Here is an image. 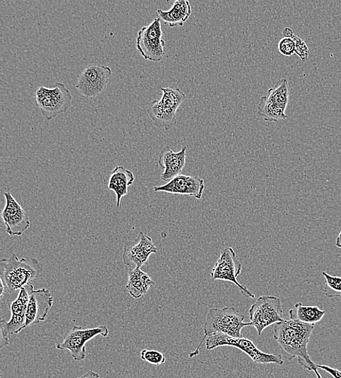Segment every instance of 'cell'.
<instances>
[{
    "mask_svg": "<svg viewBox=\"0 0 341 378\" xmlns=\"http://www.w3.org/2000/svg\"><path fill=\"white\" fill-rule=\"evenodd\" d=\"M52 304L53 297L48 289L42 288L34 291L28 304L26 327L38 325L41 321H45Z\"/></svg>",
    "mask_w": 341,
    "mask_h": 378,
    "instance_id": "16",
    "label": "cell"
},
{
    "mask_svg": "<svg viewBox=\"0 0 341 378\" xmlns=\"http://www.w3.org/2000/svg\"><path fill=\"white\" fill-rule=\"evenodd\" d=\"M109 328L106 326L89 329L74 326L73 329L65 334L64 341L61 344L57 345V349L68 350L75 361L81 362L86 358L85 344L87 342L99 335L106 337L109 335Z\"/></svg>",
    "mask_w": 341,
    "mask_h": 378,
    "instance_id": "11",
    "label": "cell"
},
{
    "mask_svg": "<svg viewBox=\"0 0 341 378\" xmlns=\"http://www.w3.org/2000/svg\"><path fill=\"white\" fill-rule=\"evenodd\" d=\"M242 264L239 261L235 251L228 247L222 250L217 262L215 263L210 272V276L214 281L222 280L234 284L239 288L245 297L254 299L256 297L255 295L238 280V277L242 272Z\"/></svg>",
    "mask_w": 341,
    "mask_h": 378,
    "instance_id": "9",
    "label": "cell"
},
{
    "mask_svg": "<svg viewBox=\"0 0 341 378\" xmlns=\"http://www.w3.org/2000/svg\"><path fill=\"white\" fill-rule=\"evenodd\" d=\"M100 375L94 371H89L79 378H99Z\"/></svg>",
    "mask_w": 341,
    "mask_h": 378,
    "instance_id": "30",
    "label": "cell"
},
{
    "mask_svg": "<svg viewBox=\"0 0 341 378\" xmlns=\"http://www.w3.org/2000/svg\"><path fill=\"white\" fill-rule=\"evenodd\" d=\"M0 270L6 290L15 293L37 279L43 272V266L37 259H20L13 254L0 261Z\"/></svg>",
    "mask_w": 341,
    "mask_h": 378,
    "instance_id": "3",
    "label": "cell"
},
{
    "mask_svg": "<svg viewBox=\"0 0 341 378\" xmlns=\"http://www.w3.org/2000/svg\"><path fill=\"white\" fill-rule=\"evenodd\" d=\"M323 277L326 279L324 294L329 298L341 297V277L332 276L326 272H323Z\"/></svg>",
    "mask_w": 341,
    "mask_h": 378,
    "instance_id": "24",
    "label": "cell"
},
{
    "mask_svg": "<svg viewBox=\"0 0 341 378\" xmlns=\"http://www.w3.org/2000/svg\"><path fill=\"white\" fill-rule=\"evenodd\" d=\"M228 347L238 349L247 354L256 364L284 365L283 356L280 354H267L261 351L254 342L244 337H233L224 334H217L206 339V349L208 351Z\"/></svg>",
    "mask_w": 341,
    "mask_h": 378,
    "instance_id": "5",
    "label": "cell"
},
{
    "mask_svg": "<svg viewBox=\"0 0 341 378\" xmlns=\"http://www.w3.org/2000/svg\"><path fill=\"white\" fill-rule=\"evenodd\" d=\"M161 99L152 103L147 113L157 128L168 131L176 124V112L187 96L178 87H161Z\"/></svg>",
    "mask_w": 341,
    "mask_h": 378,
    "instance_id": "4",
    "label": "cell"
},
{
    "mask_svg": "<svg viewBox=\"0 0 341 378\" xmlns=\"http://www.w3.org/2000/svg\"><path fill=\"white\" fill-rule=\"evenodd\" d=\"M159 17L149 26L143 27L138 33L136 48L145 59L160 62L165 56L166 43Z\"/></svg>",
    "mask_w": 341,
    "mask_h": 378,
    "instance_id": "8",
    "label": "cell"
},
{
    "mask_svg": "<svg viewBox=\"0 0 341 378\" xmlns=\"http://www.w3.org/2000/svg\"><path fill=\"white\" fill-rule=\"evenodd\" d=\"M269 99L274 101L277 105L286 109L289 101V85L288 80L282 79L277 82V85L268 91Z\"/></svg>",
    "mask_w": 341,
    "mask_h": 378,
    "instance_id": "23",
    "label": "cell"
},
{
    "mask_svg": "<svg viewBox=\"0 0 341 378\" xmlns=\"http://www.w3.org/2000/svg\"><path fill=\"white\" fill-rule=\"evenodd\" d=\"M285 110L267 96H262L258 106V115L266 122H278L288 118Z\"/></svg>",
    "mask_w": 341,
    "mask_h": 378,
    "instance_id": "22",
    "label": "cell"
},
{
    "mask_svg": "<svg viewBox=\"0 0 341 378\" xmlns=\"http://www.w3.org/2000/svg\"><path fill=\"white\" fill-rule=\"evenodd\" d=\"M326 314L325 311L321 310L317 307L303 305L301 303H296L294 309L289 312L290 318L314 326L319 322L325 317Z\"/></svg>",
    "mask_w": 341,
    "mask_h": 378,
    "instance_id": "21",
    "label": "cell"
},
{
    "mask_svg": "<svg viewBox=\"0 0 341 378\" xmlns=\"http://www.w3.org/2000/svg\"><path fill=\"white\" fill-rule=\"evenodd\" d=\"M335 245L338 248H341V230L339 233V235L336 239Z\"/></svg>",
    "mask_w": 341,
    "mask_h": 378,
    "instance_id": "32",
    "label": "cell"
},
{
    "mask_svg": "<svg viewBox=\"0 0 341 378\" xmlns=\"http://www.w3.org/2000/svg\"><path fill=\"white\" fill-rule=\"evenodd\" d=\"M157 12L160 20H163L170 27H175L184 25L191 14L192 9L190 3L187 0H176L169 10L159 9Z\"/></svg>",
    "mask_w": 341,
    "mask_h": 378,
    "instance_id": "19",
    "label": "cell"
},
{
    "mask_svg": "<svg viewBox=\"0 0 341 378\" xmlns=\"http://www.w3.org/2000/svg\"><path fill=\"white\" fill-rule=\"evenodd\" d=\"M321 369L328 372L333 378H341V371L327 365H317Z\"/></svg>",
    "mask_w": 341,
    "mask_h": 378,
    "instance_id": "29",
    "label": "cell"
},
{
    "mask_svg": "<svg viewBox=\"0 0 341 378\" xmlns=\"http://www.w3.org/2000/svg\"><path fill=\"white\" fill-rule=\"evenodd\" d=\"M187 147H184L180 152H174L169 146L166 147L159 154V166L164 170L161 179L165 182H170L176 176L181 175L187 160Z\"/></svg>",
    "mask_w": 341,
    "mask_h": 378,
    "instance_id": "17",
    "label": "cell"
},
{
    "mask_svg": "<svg viewBox=\"0 0 341 378\" xmlns=\"http://www.w3.org/2000/svg\"><path fill=\"white\" fill-rule=\"evenodd\" d=\"M156 254L157 248L152 239L141 231L134 240L124 243L122 261L129 269L141 268L147 263L151 255Z\"/></svg>",
    "mask_w": 341,
    "mask_h": 378,
    "instance_id": "12",
    "label": "cell"
},
{
    "mask_svg": "<svg viewBox=\"0 0 341 378\" xmlns=\"http://www.w3.org/2000/svg\"><path fill=\"white\" fill-rule=\"evenodd\" d=\"M244 319L245 316L235 307L210 309L204 324V337L196 350L189 354V358L200 354V348L203 342L211 335L224 334L233 337H243L242 330L247 326H251V324L244 322Z\"/></svg>",
    "mask_w": 341,
    "mask_h": 378,
    "instance_id": "2",
    "label": "cell"
},
{
    "mask_svg": "<svg viewBox=\"0 0 341 378\" xmlns=\"http://www.w3.org/2000/svg\"><path fill=\"white\" fill-rule=\"evenodd\" d=\"M278 50L283 56L292 57L295 53V43L292 38H284L278 44Z\"/></svg>",
    "mask_w": 341,
    "mask_h": 378,
    "instance_id": "27",
    "label": "cell"
},
{
    "mask_svg": "<svg viewBox=\"0 0 341 378\" xmlns=\"http://www.w3.org/2000/svg\"><path fill=\"white\" fill-rule=\"evenodd\" d=\"M290 38H292L295 43V53L296 55L299 57L303 62L306 61L310 56V49L307 43L294 34L291 36Z\"/></svg>",
    "mask_w": 341,
    "mask_h": 378,
    "instance_id": "26",
    "label": "cell"
},
{
    "mask_svg": "<svg viewBox=\"0 0 341 378\" xmlns=\"http://www.w3.org/2000/svg\"><path fill=\"white\" fill-rule=\"evenodd\" d=\"M205 189L203 178L196 176L179 175L166 184L156 187V192H166L175 194L189 195L195 199L201 200Z\"/></svg>",
    "mask_w": 341,
    "mask_h": 378,
    "instance_id": "15",
    "label": "cell"
},
{
    "mask_svg": "<svg viewBox=\"0 0 341 378\" xmlns=\"http://www.w3.org/2000/svg\"><path fill=\"white\" fill-rule=\"evenodd\" d=\"M34 291L32 284L23 287L20 291L19 296L10 305L11 317L10 321H6L3 319L0 321V326L3 328L8 335L20 333L27 328L28 304Z\"/></svg>",
    "mask_w": 341,
    "mask_h": 378,
    "instance_id": "14",
    "label": "cell"
},
{
    "mask_svg": "<svg viewBox=\"0 0 341 378\" xmlns=\"http://www.w3.org/2000/svg\"><path fill=\"white\" fill-rule=\"evenodd\" d=\"M140 358L143 361L154 366H160L166 362V355L156 350H142L140 352Z\"/></svg>",
    "mask_w": 341,
    "mask_h": 378,
    "instance_id": "25",
    "label": "cell"
},
{
    "mask_svg": "<svg viewBox=\"0 0 341 378\" xmlns=\"http://www.w3.org/2000/svg\"><path fill=\"white\" fill-rule=\"evenodd\" d=\"M134 181V174L123 166H117L111 173L108 189L115 193L117 208L120 207L122 197L128 194L129 187Z\"/></svg>",
    "mask_w": 341,
    "mask_h": 378,
    "instance_id": "18",
    "label": "cell"
},
{
    "mask_svg": "<svg viewBox=\"0 0 341 378\" xmlns=\"http://www.w3.org/2000/svg\"><path fill=\"white\" fill-rule=\"evenodd\" d=\"M4 196L6 203L2 218L6 231L12 237H20L30 227L29 216L10 192H5Z\"/></svg>",
    "mask_w": 341,
    "mask_h": 378,
    "instance_id": "13",
    "label": "cell"
},
{
    "mask_svg": "<svg viewBox=\"0 0 341 378\" xmlns=\"http://www.w3.org/2000/svg\"><path fill=\"white\" fill-rule=\"evenodd\" d=\"M314 326L293 318L284 319L276 324L274 337L282 349L290 356L289 359L297 358L299 365L313 371L317 378H322L317 370V365L313 363L308 352Z\"/></svg>",
    "mask_w": 341,
    "mask_h": 378,
    "instance_id": "1",
    "label": "cell"
},
{
    "mask_svg": "<svg viewBox=\"0 0 341 378\" xmlns=\"http://www.w3.org/2000/svg\"><path fill=\"white\" fill-rule=\"evenodd\" d=\"M249 317L251 326L261 336L266 328L284 320L281 300L276 296L260 297L250 307Z\"/></svg>",
    "mask_w": 341,
    "mask_h": 378,
    "instance_id": "7",
    "label": "cell"
},
{
    "mask_svg": "<svg viewBox=\"0 0 341 378\" xmlns=\"http://www.w3.org/2000/svg\"><path fill=\"white\" fill-rule=\"evenodd\" d=\"M154 284L155 282L140 268L129 269L126 289L133 298L138 299L146 296Z\"/></svg>",
    "mask_w": 341,
    "mask_h": 378,
    "instance_id": "20",
    "label": "cell"
},
{
    "mask_svg": "<svg viewBox=\"0 0 341 378\" xmlns=\"http://www.w3.org/2000/svg\"><path fill=\"white\" fill-rule=\"evenodd\" d=\"M283 35L284 36V38H291V36L293 34V31L292 29L289 27H286L283 30Z\"/></svg>",
    "mask_w": 341,
    "mask_h": 378,
    "instance_id": "31",
    "label": "cell"
},
{
    "mask_svg": "<svg viewBox=\"0 0 341 378\" xmlns=\"http://www.w3.org/2000/svg\"><path fill=\"white\" fill-rule=\"evenodd\" d=\"M8 335L2 326H0V349H3L9 345Z\"/></svg>",
    "mask_w": 341,
    "mask_h": 378,
    "instance_id": "28",
    "label": "cell"
},
{
    "mask_svg": "<svg viewBox=\"0 0 341 378\" xmlns=\"http://www.w3.org/2000/svg\"><path fill=\"white\" fill-rule=\"evenodd\" d=\"M35 102L47 121L66 113L73 102V96L66 85L57 82L52 88L40 87L35 92Z\"/></svg>",
    "mask_w": 341,
    "mask_h": 378,
    "instance_id": "6",
    "label": "cell"
},
{
    "mask_svg": "<svg viewBox=\"0 0 341 378\" xmlns=\"http://www.w3.org/2000/svg\"><path fill=\"white\" fill-rule=\"evenodd\" d=\"M113 75L112 68L102 64H92L81 72L75 87L86 99H93L103 93Z\"/></svg>",
    "mask_w": 341,
    "mask_h": 378,
    "instance_id": "10",
    "label": "cell"
}]
</instances>
